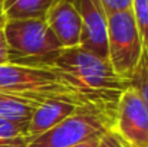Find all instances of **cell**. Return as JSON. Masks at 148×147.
I'll return each mask as SVG.
<instances>
[{
  "instance_id": "obj_1",
  "label": "cell",
  "mask_w": 148,
  "mask_h": 147,
  "mask_svg": "<svg viewBox=\"0 0 148 147\" xmlns=\"http://www.w3.org/2000/svg\"><path fill=\"white\" fill-rule=\"evenodd\" d=\"M22 65L48 68L78 94L84 105L112 111H116L121 94L130 87L128 81L114 72L108 59L81 46L60 49Z\"/></svg>"
},
{
  "instance_id": "obj_2",
  "label": "cell",
  "mask_w": 148,
  "mask_h": 147,
  "mask_svg": "<svg viewBox=\"0 0 148 147\" xmlns=\"http://www.w3.org/2000/svg\"><path fill=\"white\" fill-rule=\"evenodd\" d=\"M0 92L42 104L48 99H68L82 107L78 94L55 72L43 66L19 63L0 65Z\"/></svg>"
},
{
  "instance_id": "obj_3",
  "label": "cell",
  "mask_w": 148,
  "mask_h": 147,
  "mask_svg": "<svg viewBox=\"0 0 148 147\" xmlns=\"http://www.w3.org/2000/svg\"><path fill=\"white\" fill-rule=\"evenodd\" d=\"M116 111L99 107H79L49 131L27 141L26 147H68L99 137L114 127Z\"/></svg>"
},
{
  "instance_id": "obj_4",
  "label": "cell",
  "mask_w": 148,
  "mask_h": 147,
  "mask_svg": "<svg viewBox=\"0 0 148 147\" xmlns=\"http://www.w3.org/2000/svg\"><path fill=\"white\" fill-rule=\"evenodd\" d=\"M106 35L108 61L114 72L130 82L143 55V43L132 10L106 16Z\"/></svg>"
},
{
  "instance_id": "obj_5",
  "label": "cell",
  "mask_w": 148,
  "mask_h": 147,
  "mask_svg": "<svg viewBox=\"0 0 148 147\" xmlns=\"http://www.w3.org/2000/svg\"><path fill=\"white\" fill-rule=\"evenodd\" d=\"M3 32L9 45L10 63L22 65L63 49L45 19L7 20Z\"/></svg>"
},
{
  "instance_id": "obj_6",
  "label": "cell",
  "mask_w": 148,
  "mask_h": 147,
  "mask_svg": "<svg viewBox=\"0 0 148 147\" xmlns=\"http://www.w3.org/2000/svg\"><path fill=\"white\" fill-rule=\"evenodd\" d=\"M114 130L130 147H148V105L131 85L121 94Z\"/></svg>"
},
{
  "instance_id": "obj_7",
  "label": "cell",
  "mask_w": 148,
  "mask_h": 147,
  "mask_svg": "<svg viewBox=\"0 0 148 147\" xmlns=\"http://www.w3.org/2000/svg\"><path fill=\"white\" fill-rule=\"evenodd\" d=\"M81 16L82 32L79 46L108 59L106 14L99 0H73Z\"/></svg>"
},
{
  "instance_id": "obj_8",
  "label": "cell",
  "mask_w": 148,
  "mask_h": 147,
  "mask_svg": "<svg viewBox=\"0 0 148 147\" xmlns=\"http://www.w3.org/2000/svg\"><path fill=\"white\" fill-rule=\"evenodd\" d=\"M45 20L63 49L79 46L82 22L73 0H55Z\"/></svg>"
},
{
  "instance_id": "obj_9",
  "label": "cell",
  "mask_w": 148,
  "mask_h": 147,
  "mask_svg": "<svg viewBox=\"0 0 148 147\" xmlns=\"http://www.w3.org/2000/svg\"><path fill=\"white\" fill-rule=\"evenodd\" d=\"M79 107L82 105L68 99H48L39 104L27 124V141L49 131L60 121L72 115Z\"/></svg>"
},
{
  "instance_id": "obj_10",
  "label": "cell",
  "mask_w": 148,
  "mask_h": 147,
  "mask_svg": "<svg viewBox=\"0 0 148 147\" xmlns=\"http://www.w3.org/2000/svg\"><path fill=\"white\" fill-rule=\"evenodd\" d=\"M55 0H3L1 9L6 20L45 19Z\"/></svg>"
},
{
  "instance_id": "obj_11",
  "label": "cell",
  "mask_w": 148,
  "mask_h": 147,
  "mask_svg": "<svg viewBox=\"0 0 148 147\" xmlns=\"http://www.w3.org/2000/svg\"><path fill=\"white\" fill-rule=\"evenodd\" d=\"M39 104L23 98L0 92V117L19 124H29L35 108Z\"/></svg>"
},
{
  "instance_id": "obj_12",
  "label": "cell",
  "mask_w": 148,
  "mask_h": 147,
  "mask_svg": "<svg viewBox=\"0 0 148 147\" xmlns=\"http://www.w3.org/2000/svg\"><path fill=\"white\" fill-rule=\"evenodd\" d=\"M131 10L141 38L143 52L148 53V0H132Z\"/></svg>"
},
{
  "instance_id": "obj_13",
  "label": "cell",
  "mask_w": 148,
  "mask_h": 147,
  "mask_svg": "<svg viewBox=\"0 0 148 147\" xmlns=\"http://www.w3.org/2000/svg\"><path fill=\"white\" fill-rule=\"evenodd\" d=\"M130 85L134 87L148 105V53L143 52L141 59L132 74Z\"/></svg>"
},
{
  "instance_id": "obj_14",
  "label": "cell",
  "mask_w": 148,
  "mask_h": 147,
  "mask_svg": "<svg viewBox=\"0 0 148 147\" xmlns=\"http://www.w3.org/2000/svg\"><path fill=\"white\" fill-rule=\"evenodd\" d=\"M0 140H26L27 141V124L13 123L0 117Z\"/></svg>"
},
{
  "instance_id": "obj_15",
  "label": "cell",
  "mask_w": 148,
  "mask_h": 147,
  "mask_svg": "<svg viewBox=\"0 0 148 147\" xmlns=\"http://www.w3.org/2000/svg\"><path fill=\"white\" fill-rule=\"evenodd\" d=\"M98 147H130L125 141L124 139L112 128H109L106 133L102 134L101 140H99V144Z\"/></svg>"
},
{
  "instance_id": "obj_16",
  "label": "cell",
  "mask_w": 148,
  "mask_h": 147,
  "mask_svg": "<svg viewBox=\"0 0 148 147\" xmlns=\"http://www.w3.org/2000/svg\"><path fill=\"white\" fill-rule=\"evenodd\" d=\"M102 4V9L105 12L106 16L116 13V12H122V10H130L132 0H99Z\"/></svg>"
},
{
  "instance_id": "obj_17",
  "label": "cell",
  "mask_w": 148,
  "mask_h": 147,
  "mask_svg": "<svg viewBox=\"0 0 148 147\" xmlns=\"http://www.w3.org/2000/svg\"><path fill=\"white\" fill-rule=\"evenodd\" d=\"M9 62H10L9 45H7L3 29H0V65H4V63H9Z\"/></svg>"
},
{
  "instance_id": "obj_18",
  "label": "cell",
  "mask_w": 148,
  "mask_h": 147,
  "mask_svg": "<svg viewBox=\"0 0 148 147\" xmlns=\"http://www.w3.org/2000/svg\"><path fill=\"white\" fill-rule=\"evenodd\" d=\"M101 137H102V136H99V137H92V139L84 140V141H81V143H76V144H73V146H68V147H98Z\"/></svg>"
},
{
  "instance_id": "obj_19",
  "label": "cell",
  "mask_w": 148,
  "mask_h": 147,
  "mask_svg": "<svg viewBox=\"0 0 148 147\" xmlns=\"http://www.w3.org/2000/svg\"><path fill=\"white\" fill-rule=\"evenodd\" d=\"M26 140H0V147H26Z\"/></svg>"
},
{
  "instance_id": "obj_20",
  "label": "cell",
  "mask_w": 148,
  "mask_h": 147,
  "mask_svg": "<svg viewBox=\"0 0 148 147\" xmlns=\"http://www.w3.org/2000/svg\"><path fill=\"white\" fill-rule=\"evenodd\" d=\"M7 20H6V17H4V14H3V9L0 10V29H3L4 28V23H6Z\"/></svg>"
},
{
  "instance_id": "obj_21",
  "label": "cell",
  "mask_w": 148,
  "mask_h": 147,
  "mask_svg": "<svg viewBox=\"0 0 148 147\" xmlns=\"http://www.w3.org/2000/svg\"><path fill=\"white\" fill-rule=\"evenodd\" d=\"M1 3H3V0H0V10H1Z\"/></svg>"
}]
</instances>
